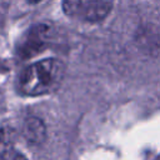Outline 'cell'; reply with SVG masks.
Returning a JSON list of instances; mask_svg holds the SVG:
<instances>
[{
    "instance_id": "obj_5",
    "label": "cell",
    "mask_w": 160,
    "mask_h": 160,
    "mask_svg": "<svg viewBox=\"0 0 160 160\" xmlns=\"http://www.w3.org/2000/svg\"><path fill=\"white\" fill-rule=\"evenodd\" d=\"M14 132L10 129H0V160H10L14 152Z\"/></svg>"
},
{
    "instance_id": "obj_3",
    "label": "cell",
    "mask_w": 160,
    "mask_h": 160,
    "mask_svg": "<svg viewBox=\"0 0 160 160\" xmlns=\"http://www.w3.org/2000/svg\"><path fill=\"white\" fill-rule=\"evenodd\" d=\"M50 39V26L45 24H36L29 28L19 39L16 44V54L21 59H30L42 52Z\"/></svg>"
},
{
    "instance_id": "obj_6",
    "label": "cell",
    "mask_w": 160,
    "mask_h": 160,
    "mask_svg": "<svg viewBox=\"0 0 160 160\" xmlns=\"http://www.w3.org/2000/svg\"><path fill=\"white\" fill-rule=\"evenodd\" d=\"M10 160H28L22 154H14Z\"/></svg>"
},
{
    "instance_id": "obj_1",
    "label": "cell",
    "mask_w": 160,
    "mask_h": 160,
    "mask_svg": "<svg viewBox=\"0 0 160 160\" xmlns=\"http://www.w3.org/2000/svg\"><path fill=\"white\" fill-rule=\"evenodd\" d=\"M64 75V65L60 60L48 58L29 65L19 79V90L28 96L44 95L54 90Z\"/></svg>"
},
{
    "instance_id": "obj_4",
    "label": "cell",
    "mask_w": 160,
    "mask_h": 160,
    "mask_svg": "<svg viewBox=\"0 0 160 160\" xmlns=\"http://www.w3.org/2000/svg\"><path fill=\"white\" fill-rule=\"evenodd\" d=\"M22 134L28 142H31L35 145L41 144L46 136L45 124L39 118H29L24 122Z\"/></svg>"
},
{
    "instance_id": "obj_2",
    "label": "cell",
    "mask_w": 160,
    "mask_h": 160,
    "mask_svg": "<svg viewBox=\"0 0 160 160\" xmlns=\"http://www.w3.org/2000/svg\"><path fill=\"white\" fill-rule=\"evenodd\" d=\"M110 10V0H62V11L65 15L80 21H100L106 18Z\"/></svg>"
},
{
    "instance_id": "obj_8",
    "label": "cell",
    "mask_w": 160,
    "mask_h": 160,
    "mask_svg": "<svg viewBox=\"0 0 160 160\" xmlns=\"http://www.w3.org/2000/svg\"><path fill=\"white\" fill-rule=\"evenodd\" d=\"M29 2H38V1H40V0H28Z\"/></svg>"
},
{
    "instance_id": "obj_7",
    "label": "cell",
    "mask_w": 160,
    "mask_h": 160,
    "mask_svg": "<svg viewBox=\"0 0 160 160\" xmlns=\"http://www.w3.org/2000/svg\"><path fill=\"white\" fill-rule=\"evenodd\" d=\"M6 70H8V69H6V66L0 61V75H1V74H4V72H6Z\"/></svg>"
}]
</instances>
